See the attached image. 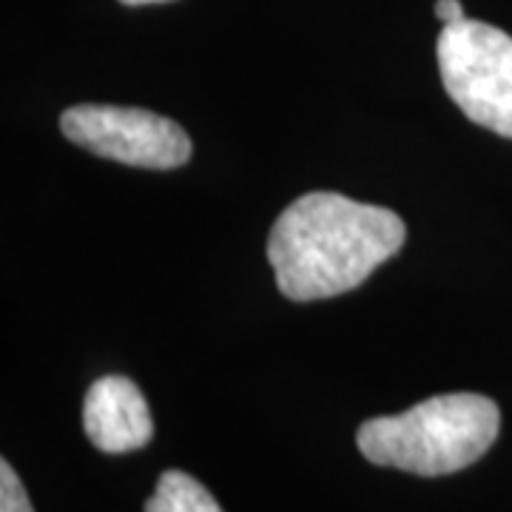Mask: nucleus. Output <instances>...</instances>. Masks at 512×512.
<instances>
[{
  "mask_svg": "<svg viewBox=\"0 0 512 512\" xmlns=\"http://www.w3.org/2000/svg\"><path fill=\"white\" fill-rule=\"evenodd\" d=\"M126 6H148V3H168V0H120Z\"/></svg>",
  "mask_w": 512,
  "mask_h": 512,
  "instance_id": "9",
  "label": "nucleus"
},
{
  "mask_svg": "<svg viewBox=\"0 0 512 512\" xmlns=\"http://www.w3.org/2000/svg\"><path fill=\"white\" fill-rule=\"evenodd\" d=\"M0 512H35L18 473L12 470L6 458L0 461Z\"/></svg>",
  "mask_w": 512,
  "mask_h": 512,
  "instance_id": "7",
  "label": "nucleus"
},
{
  "mask_svg": "<svg viewBox=\"0 0 512 512\" xmlns=\"http://www.w3.org/2000/svg\"><path fill=\"white\" fill-rule=\"evenodd\" d=\"M441 83L476 126L512 140V37L484 20H456L441 29Z\"/></svg>",
  "mask_w": 512,
  "mask_h": 512,
  "instance_id": "3",
  "label": "nucleus"
},
{
  "mask_svg": "<svg viewBox=\"0 0 512 512\" xmlns=\"http://www.w3.org/2000/svg\"><path fill=\"white\" fill-rule=\"evenodd\" d=\"M436 18L447 26V23H456L464 20V6L461 0H436Z\"/></svg>",
  "mask_w": 512,
  "mask_h": 512,
  "instance_id": "8",
  "label": "nucleus"
},
{
  "mask_svg": "<svg viewBox=\"0 0 512 512\" xmlns=\"http://www.w3.org/2000/svg\"><path fill=\"white\" fill-rule=\"evenodd\" d=\"M86 436L103 453H128L146 447L154 421L146 396L126 376H103L89 387L83 404Z\"/></svg>",
  "mask_w": 512,
  "mask_h": 512,
  "instance_id": "5",
  "label": "nucleus"
},
{
  "mask_svg": "<svg viewBox=\"0 0 512 512\" xmlns=\"http://www.w3.org/2000/svg\"><path fill=\"white\" fill-rule=\"evenodd\" d=\"M146 512H222L214 495L183 470H165L157 490L146 501Z\"/></svg>",
  "mask_w": 512,
  "mask_h": 512,
  "instance_id": "6",
  "label": "nucleus"
},
{
  "mask_svg": "<svg viewBox=\"0 0 512 512\" xmlns=\"http://www.w3.org/2000/svg\"><path fill=\"white\" fill-rule=\"evenodd\" d=\"M60 131L97 157L151 171L180 168L194 151L180 123L128 106H72L60 114Z\"/></svg>",
  "mask_w": 512,
  "mask_h": 512,
  "instance_id": "4",
  "label": "nucleus"
},
{
  "mask_svg": "<svg viewBox=\"0 0 512 512\" xmlns=\"http://www.w3.org/2000/svg\"><path fill=\"white\" fill-rule=\"evenodd\" d=\"M407 225L382 205L311 191L293 200L271 228L268 262L276 288L291 302L330 299L365 279L402 251Z\"/></svg>",
  "mask_w": 512,
  "mask_h": 512,
  "instance_id": "1",
  "label": "nucleus"
},
{
  "mask_svg": "<svg viewBox=\"0 0 512 512\" xmlns=\"http://www.w3.org/2000/svg\"><path fill=\"white\" fill-rule=\"evenodd\" d=\"M498 404L478 393H444L399 416L365 421L356 433L362 456L376 467L413 476H450L476 464L498 439Z\"/></svg>",
  "mask_w": 512,
  "mask_h": 512,
  "instance_id": "2",
  "label": "nucleus"
}]
</instances>
